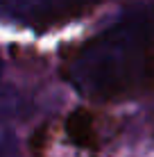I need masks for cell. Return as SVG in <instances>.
Masks as SVG:
<instances>
[{
    "label": "cell",
    "instance_id": "1",
    "mask_svg": "<svg viewBox=\"0 0 154 157\" xmlns=\"http://www.w3.org/2000/svg\"><path fill=\"white\" fill-rule=\"evenodd\" d=\"M66 78L84 98L113 102L154 82V9L127 12L73 55Z\"/></svg>",
    "mask_w": 154,
    "mask_h": 157
},
{
    "label": "cell",
    "instance_id": "2",
    "mask_svg": "<svg viewBox=\"0 0 154 157\" xmlns=\"http://www.w3.org/2000/svg\"><path fill=\"white\" fill-rule=\"evenodd\" d=\"M66 134L75 146H82V148H95L98 146L95 121L86 109H75L66 118Z\"/></svg>",
    "mask_w": 154,
    "mask_h": 157
}]
</instances>
